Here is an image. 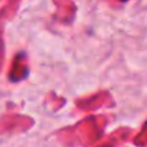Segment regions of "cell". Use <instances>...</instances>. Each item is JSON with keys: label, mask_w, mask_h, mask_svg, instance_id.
I'll list each match as a JSON object with an SVG mask.
<instances>
[]
</instances>
